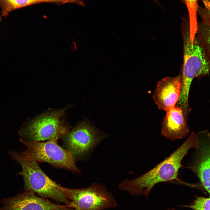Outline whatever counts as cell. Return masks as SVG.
<instances>
[{
    "instance_id": "obj_1",
    "label": "cell",
    "mask_w": 210,
    "mask_h": 210,
    "mask_svg": "<svg viewBox=\"0 0 210 210\" xmlns=\"http://www.w3.org/2000/svg\"><path fill=\"white\" fill-rule=\"evenodd\" d=\"M197 135L191 133L184 142L167 158L144 174L133 179H126L118 186L119 189L128 191L132 195L148 197L156 184L173 180L181 181L178 172L181 161L191 148H197Z\"/></svg>"
},
{
    "instance_id": "obj_2",
    "label": "cell",
    "mask_w": 210,
    "mask_h": 210,
    "mask_svg": "<svg viewBox=\"0 0 210 210\" xmlns=\"http://www.w3.org/2000/svg\"><path fill=\"white\" fill-rule=\"evenodd\" d=\"M181 31L183 46V63L181 74V89L178 104L184 108L189 106V95L192 80L195 77L210 71V53L197 34L190 33L189 19L184 18Z\"/></svg>"
},
{
    "instance_id": "obj_3",
    "label": "cell",
    "mask_w": 210,
    "mask_h": 210,
    "mask_svg": "<svg viewBox=\"0 0 210 210\" xmlns=\"http://www.w3.org/2000/svg\"><path fill=\"white\" fill-rule=\"evenodd\" d=\"M8 154L21 166L22 170L18 174L23 178L25 190L31 191L43 198H49L68 205L70 201L60 186L50 179L42 170L37 162L23 159L19 152L10 149Z\"/></svg>"
},
{
    "instance_id": "obj_4",
    "label": "cell",
    "mask_w": 210,
    "mask_h": 210,
    "mask_svg": "<svg viewBox=\"0 0 210 210\" xmlns=\"http://www.w3.org/2000/svg\"><path fill=\"white\" fill-rule=\"evenodd\" d=\"M58 139L53 138L43 142L27 141L20 139L26 148L19 154L26 160L47 162L56 168L80 173L81 170L77 167L73 155L59 145Z\"/></svg>"
},
{
    "instance_id": "obj_5",
    "label": "cell",
    "mask_w": 210,
    "mask_h": 210,
    "mask_svg": "<svg viewBox=\"0 0 210 210\" xmlns=\"http://www.w3.org/2000/svg\"><path fill=\"white\" fill-rule=\"evenodd\" d=\"M68 107L46 112L30 121L19 130L20 139L27 141L62 138L69 131L65 123V112Z\"/></svg>"
},
{
    "instance_id": "obj_6",
    "label": "cell",
    "mask_w": 210,
    "mask_h": 210,
    "mask_svg": "<svg viewBox=\"0 0 210 210\" xmlns=\"http://www.w3.org/2000/svg\"><path fill=\"white\" fill-rule=\"evenodd\" d=\"M59 188L70 201L67 206L75 210H104L117 206L113 194L100 183H93L80 189Z\"/></svg>"
},
{
    "instance_id": "obj_7",
    "label": "cell",
    "mask_w": 210,
    "mask_h": 210,
    "mask_svg": "<svg viewBox=\"0 0 210 210\" xmlns=\"http://www.w3.org/2000/svg\"><path fill=\"white\" fill-rule=\"evenodd\" d=\"M105 134L87 119L78 123L62 138L64 148L76 161L83 160L105 137Z\"/></svg>"
},
{
    "instance_id": "obj_8",
    "label": "cell",
    "mask_w": 210,
    "mask_h": 210,
    "mask_svg": "<svg viewBox=\"0 0 210 210\" xmlns=\"http://www.w3.org/2000/svg\"><path fill=\"white\" fill-rule=\"evenodd\" d=\"M35 194L25 190L13 197L4 198L1 201L0 210H75L66 205L54 203Z\"/></svg>"
},
{
    "instance_id": "obj_9",
    "label": "cell",
    "mask_w": 210,
    "mask_h": 210,
    "mask_svg": "<svg viewBox=\"0 0 210 210\" xmlns=\"http://www.w3.org/2000/svg\"><path fill=\"white\" fill-rule=\"evenodd\" d=\"M197 135L198 146L189 168L196 174L210 194V133L203 131Z\"/></svg>"
},
{
    "instance_id": "obj_10",
    "label": "cell",
    "mask_w": 210,
    "mask_h": 210,
    "mask_svg": "<svg viewBox=\"0 0 210 210\" xmlns=\"http://www.w3.org/2000/svg\"><path fill=\"white\" fill-rule=\"evenodd\" d=\"M181 89V73L176 76L165 77L159 81L153 96L158 108L167 112L175 107Z\"/></svg>"
},
{
    "instance_id": "obj_11",
    "label": "cell",
    "mask_w": 210,
    "mask_h": 210,
    "mask_svg": "<svg viewBox=\"0 0 210 210\" xmlns=\"http://www.w3.org/2000/svg\"><path fill=\"white\" fill-rule=\"evenodd\" d=\"M166 112L162 123V135L172 141L186 137L189 130L181 107L178 105Z\"/></svg>"
},
{
    "instance_id": "obj_12",
    "label": "cell",
    "mask_w": 210,
    "mask_h": 210,
    "mask_svg": "<svg viewBox=\"0 0 210 210\" xmlns=\"http://www.w3.org/2000/svg\"><path fill=\"white\" fill-rule=\"evenodd\" d=\"M37 3L34 0H0L1 15L7 17L15 10Z\"/></svg>"
},
{
    "instance_id": "obj_13",
    "label": "cell",
    "mask_w": 210,
    "mask_h": 210,
    "mask_svg": "<svg viewBox=\"0 0 210 210\" xmlns=\"http://www.w3.org/2000/svg\"><path fill=\"white\" fill-rule=\"evenodd\" d=\"M188 10L190 28L192 29H197L198 22L197 14L199 6L198 0H183Z\"/></svg>"
},
{
    "instance_id": "obj_14",
    "label": "cell",
    "mask_w": 210,
    "mask_h": 210,
    "mask_svg": "<svg viewBox=\"0 0 210 210\" xmlns=\"http://www.w3.org/2000/svg\"><path fill=\"white\" fill-rule=\"evenodd\" d=\"M196 34L210 53V25L198 22Z\"/></svg>"
},
{
    "instance_id": "obj_15",
    "label": "cell",
    "mask_w": 210,
    "mask_h": 210,
    "mask_svg": "<svg viewBox=\"0 0 210 210\" xmlns=\"http://www.w3.org/2000/svg\"><path fill=\"white\" fill-rule=\"evenodd\" d=\"M184 206L193 210H210V197H197L190 204Z\"/></svg>"
},
{
    "instance_id": "obj_16",
    "label": "cell",
    "mask_w": 210,
    "mask_h": 210,
    "mask_svg": "<svg viewBox=\"0 0 210 210\" xmlns=\"http://www.w3.org/2000/svg\"><path fill=\"white\" fill-rule=\"evenodd\" d=\"M204 7L199 6L197 14L201 18L202 22L210 25V0H202Z\"/></svg>"
},
{
    "instance_id": "obj_17",
    "label": "cell",
    "mask_w": 210,
    "mask_h": 210,
    "mask_svg": "<svg viewBox=\"0 0 210 210\" xmlns=\"http://www.w3.org/2000/svg\"><path fill=\"white\" fill-rule=\"evenodd\" d=\"M37 3L42 2L58 3L62 4L65 3L75 4L78 5L85 7V3L81 0H34Z\"/></svg>"
},
{
    "instance_id": "obj_18",
    "label": "cell",
    "mask_w": 210,
    "mask_h": 210,
    "mask_svg": "<svg viewBox=\"0 0 210 210\" xmlns=\"http://www.w3.org/2000/svg\"><path fill=\"white\" fill-rule=\"evenodd\" d=\"M152 0L153 1H154L155 3L156 4H157L159 6H160V4L159 2L157 0Z\"/></svg>"
},
{
    "instance_id": "obj_19",
    "label": "cell",
    "mask_w": 210,
    "mask_h": 210,
    "mask_svg": "<svg viewBox=\"0 0 210 210\" xmlns=\"http://www.w3.org/2000/svg\"><path fill=\"white\" fill-rule=\"evenodd\" d=\"M168 210H175L174 209H172V208H171V209H168Z\"/></svg>"
}]
</instances>
